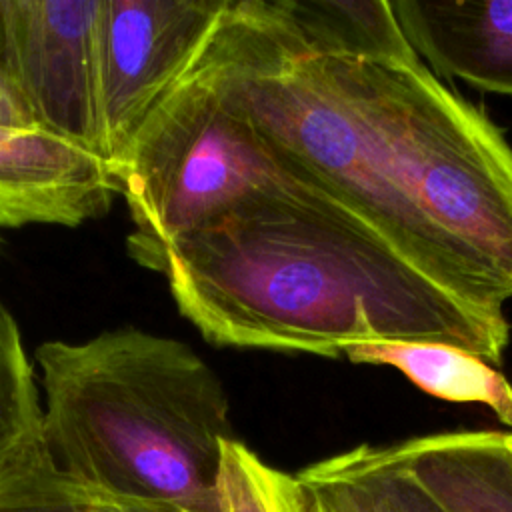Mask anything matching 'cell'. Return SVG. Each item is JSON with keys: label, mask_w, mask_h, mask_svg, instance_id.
<instances>
[{"label": "cell", "mask_w": 512, "mask_h": 512, "mask_svg": "<svg viewBox=\"0 0 512 512\" xmlns=\"http://www.w3.org/2000/svg\"><path fill=\"white\" fill-rule=\"evenodd\" d=\"M100 10L102 0H0V52L34 124L98 158Z\"/></svg>", "instance_id": "obj_6"}, {"label": "cell", "mask_w": 512, "mask_h": 512, "mask_svg": "<svg viewBox=\"0 0 512 512\" xmlns=\"http://www.w3.org/2000/svg\"><path fill=\"white\" fill-rule=\"evenodd\" d=\"M356 364H384L400 370L424 392L464 404L488 406L512 428V384L486 360L446 344L362 342L342 350Z\"/></svg>", "instance_id": "obj_11"}, {"label": "cell", "mask_w": 512, "mask_h": 512, "mask_svg": "<svg viewBox=\"0 0 512 512\" xmlns=\"http://www.w3.org/2000/svg\"><path fill=\"white\" fill-rule=\"evenodd\" d=\"M390 6L412 50L438 74L512 96V0Z\"/></svg>", "instance_id": "obj_8"}, {"label": "cell", "mask_w": 512, "mask_h": 512, "mask_svg": "<svg viewBox=\"0 0 512 512\" xmlns=\"http://www.w3.org/2000/svg\"><path fill=\"white\" fill-rule=\"evenodd\" d=\"M230 0H102V158L110 172L158 104L188 76Z\"/></svg>", "instance_id": "obj_5"}, {"label": "cell", "mask_w": 512, "mask_h": 512, "mask_svg": "<svg viewBox=\"0 0 512 512\" xmlns=\"http://www.w3.org/2000/svg\"><path fill=\"white\" fill-rule=\"evenodd\" d=\"M0 512H184L114 498L78 484L48 458L42 442H34L0 468Z\"/></svg>", "instance_id": "obj_13"}, {"label": "cell", "mask_w": 512, "mask_h": 512, "mask_svg": "<svg viewBox=\"0 0 512 512\" xmlns=\"http://www.w3.org/2000/svg\"><path fill=\"white\" fill-rule=\"evenodd\" d=\"M34 360L40 442L62 474L114 498L224 512L230 402L192 346L124 326L84 342L48 340Z\"/></svg>", "instance_id": "obj_3"}, {"label": "cell", "mask_w": 512, "mask_h": 512, "mask_svg": "<svg viewBox=\"0 0 512 512\" xmlns=\"http://www.w3.org/2000/svg\"><path fill=\"white\" fill-rule=\"evenodd\" d=\"M220 492L224 512H316L296 474L266 464L238 438L222 446Z\"/></svg>", "instance_id": "obj_15"}, {"label": "cell", "mask_w": 512, "mask_h": 512, "mask_svg": "<svg viewBox=\"0 0 512 512\" xmlns=\"http://www.w3.org/2000/svg\"><path fill=\"white\" fill-rule=\"evenodd\" d=\"M316 512H442L392 446H356L296 472Z\"/></svg>", "instance_id": "obj_10"}, {"label": "cell", "mask_w": 512, "mask_h": 512, "mask_svg": "<svg viewBox=\"0 0 512 512\" xmlns=\"http://www.w3.org/2000/svg\"><path fill=\"white\" fill-rule=\"evenodd\" d=\"M0 128H12V130L38 128L26 104L22 102L18 90L12 84L2 52H0Z\"/></svg>", "instance_id": "obj_16"}, {"label": "cell", "mask_w": 512, "mask_h": 512, "mask_svg": "<svg viewBox=\"0 0 512 512\" xmlns=\"http://www.w3.org/2000/svg\"><path fill=\"white\" fill-rule=\"evenodd\" d=\"M170 294L218 346L342 356L362 342L446 344L500 364L510 326L422 274L322 188L240 208L178 240Z\"/></svg>", "instance_id": "obj_2"}, {"label": "cell", "mask_w": 512, "mask_h": 512, "mask_svg": "<svg viewBox=\"0 0 512 512\" xmlns=\"http://www.w3.org/2000/svg\"><path fill=\"white\" fill-rule=\"evenodd\" d=\"M42 402L14 316L0 304V468L40 440Z\"/></svg>", "instance_id": "obj_14"}, {"label": "cell", "mask_w": 512, "mask_h": 512, "mask_svg": "<svg viewBox=\"0 0 512 512\" xmlns=\"http://www.w3.org/2000/svg\"><path fill=\"white\" fill-rule=\"evenodd\" d=\"M304 46L316 54L418 64L390 2L280 0Z\"/></svg>", "instance_id": "obj_12"}, {"label": "cell", "mask_w": 512, "mask_h": 512, "mask_svg": "<svg viewBox=\"0 0 512 512\" xmlns=\"http://www.w3.org/2000/svg\"><path fill=\"white\" fill-rule=\"evenodd\" d=\"M112 174L132 222L128 252L154 272L184 236L240 208L320 188L230 98L210 46L148 116Z\"/></svg>", "instance_id": "obj_4"}, {"label": "cell", "mask_w": 512, "mask_h": 512, "mask_svg": "<svg viewBox=\"0 0 512 512\" xmlns=\"http://www.w3.org/2000/svg\"><path fill=\"white\" fill-rule=\"evenodd\" d=\"M508 444H510V448H512V432H508Z\"/></svg>", "instance_id": "obj_17"}, {"label": "cell", "mask_w": 512, "mask_h": 512, "mask_svg": "<svg viewBox=\"0 0 512 512\" xmlns=\"http://www.w3.org/2000/svg\"><path fill=\"white\" fill-rule=\"evenodd\" d=\"M392 448L442 512H512V448L506 432H442Z\"/></svg>", "instance_id": "obj_9"}, {"label": "cell", "mask_w": 512, "mask_h": 512, "mask_svg": "<svg viewBox=\"0 0 512 512\" xmlns=\"http://www.w3.org/2000/svg\"><path fill=\"white\" fill-rule=\"evenodd\" d=\"M230 98L312 182L448 292L512 298V148L424 64L316 54L280 0H240L210 42Z\"/></svg>", "instance_id": "obj_1"}, {"label": "cell", "mask_w": 512, "mask_h": 512, "mask_svg": "<svg viewBox=\"0 0 512 512\" xmlns=\"http://www.w3.org/2000/svg\"><path fill=\"white\" fill-rule=\"evenodd\" d=\"M116 194L96 154L40 128H0V228H74L108 212Z\"/></svg>", "instance_id": "obj_7"}]
</instances>
